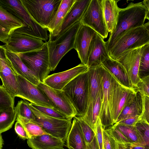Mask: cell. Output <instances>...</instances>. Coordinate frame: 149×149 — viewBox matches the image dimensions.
Wrapping results in <instances>:
<instances>
[{"instance_id":"13","label":"cell","mask_w":149,"mask_h":149,"mask_svg":"<svg viewBox=\"0 0 149 149\" xmlns=\"http://www.w3.org/2000/svg\"><path fill=\"white\" fill-rule=\"evenodd\" d=\"M37 86L48 98L54 108L69 118L76 116V110L63 90L52 88L41 82Z\"/></svg>"},{"instance_id":"43","label":"cell","mask_w":149,"mask_h":149,"mask_svg":"<svg viewBox=\"0 0 149 149\" xmlns=\"http://www.w3.org/2000/svg\"><path fill=\"white\" fill-rule=\"evenodd\" d=\"M139 121L149 124V96L143 95L142 112L140 116Z\"/></svg>"},{"instance_id":"49","label":"cell","mask_w":149,"mask_h":149,"mask_svg":"<svg viewBox=\"0 0 149 149\" xmlns=\"http://www.w3.org/2000/svg\"><path fill=\"white\" fill-rule=\"evenodd\" d=\"M125 145L126 149H149V147L141 146L133 143H127Z\"/></svg>"},{"instance_id":"24","label":"cell","mask_w":149,"mask_h":149,"mask_svg":"<svg viewBox=\"0 0 149 149\" xmlns=\"http://www.w3.org/2000/svg\"><path fill=\"white\" fill-rule=\"evenodd\" d=\"M101 65L121 85L129 88H134L125 69L118 61L110 57L104 61Z\"/></svg>"},{"instance_id":"52","label":"cell","mask_w":149,"mask_h":149,"mask_svg":"<svg viewBox=\"0 0 149 149\" xmlns=\"http://www.w3.org/2000/svg\"><path fill=\"white\" fill-rule=\"evenodd\" d=\"M64 149V148H62V149Z\"/></svg>"},{"instance_id":"41","label":"cell","mask_w":149,"mask_h":149,"mask_svg":"<svg viewBox=\"0 0 149 149\" xmlns=\"http://www.w3.org/2000/svg\"><path fill=\"white\" fill-rule=\"evenodd\" d=\"M103 149H116L117 142L105 130L102 129Z\"/></svg>"},{"instance_id":"42","label":"cell","mask_w":149,"mask_h":149,"mask_svg":"<svg viewBox=\"0 0 149 149\" xmlns=\"http://www.w3.org/2000/svg\"><path fill=\"white\" fill-rule=\"evenodd\" d=\"M135 89L143 95L149 96V75L140 79Z\"/></svg>"},{"instance_id":"22","label":"cell","mask_w":149,"mask_h":149,"mask_svg":"<svg viewBox=\"0 0 149 149\" xmlns=\"http://www.w3.org/2000/svg\"><path fill=\"white\" fill-rule=\"evenodd\" d=\"M6 54L13 70L17 75L22 76L36 86L38 85L40 81L17 54L6 49Z\"/></svg>"},{"instance_id":"25","label":"cell","mask_w":149,"mask_h":149,"mask_svg":"<svg viewBox=\"0 0 149 149\" xmlns=\"http://www.w3.org/2000/svg\"><path fill=\"white\" fill-rule=\"evenodd\" d=\"M118 1L102 0L104 17L108 32L110 33L114 30L117 22L120 8Z\"/></svg>"},{"instance_id":"51","label":"cell","mask_w":149,"mask_h":149,"mask_svg":"<svg viewBox=\"0 0 149 149\" xmlns=\"http://www.w3.org/2000/svg\"><path fill=\"white\" fill-rule=\"evenodd\" d=\"M3 144V140L1 134H0V149H2Z\"/></svg>"},{"instance_id":"4","label":"cell","mask_w":149,"mask_h":149,"mask_svg":"<svg viewBox=\"0 0 149 149\" xmlns=\"http://www.w3.org/2000/svg\"><path fill=\"white\" fill-rule=\"evenodd\" d=\"M62 90L76 110V116L81 118L84 117L86 113L88 105V72L75 77Z\"/></svg>"},{"instance_id":"38","label":"cell","mask_w":149,"mask_h":149,"mask_svg":"<svg viewBox=\"0 0 149 149\" xmlns=\"http://www.w3.org/2000/svg\"><path fill=\"white\" fill-rule=\"evenodd\" d=\"M29 104L40 112L48 116L61 119L71 118H68L54 108L42 106L31 103H29Z\"/></svg>"},{"instance_id":"9","label":"cell","mask_w":149,"mask_h":149,"mask_svg":"<svg viewBox=\"0 0 149 149\" xmlns=\"http://www.w3.org/2000/svg\"><path fill=\"white\" fill-rule=\"evenodd\" d=\"M35 119L34 121L41 126L48 134L59 138L65 142L71 128L72 118L61 119L46 115L29 104Z\"/></svg>"},{"instance_id":"10","label":"cell","mask_w":149,"mask_h":149,"mask_svg":"<svg viewBox=\"0 0 149 149\" xmlns=\"http://www.w3.org/2000/svg\"><path fill=\"white\" fill-rule=\"evenodd\" d=\"M0 6L20 20L37 36L38 38L47 42L49 36L47 29L34 21L23 6L20 0H0Z\"/></svg>"},{"instance_id":"32","label":"cell","mask_w":149,"mask_h":149,"mask_svg":"<svg viewBox=\"0 0 149 149\" xmlns=\"http://www.w3.org/2000/svg\"><path fill=\"white\" fill-rule=\"evenodd\" d=\"M102 97V87L95 101L90 115L86 119L84 120L91 127L95 133L96 132V123L97 120L99 117Z\"/></svg>"},{"instance_id":"47","label":"cell","mask_w":149,"mask_h":149,"mask_svg":"<svg viewBox=\"0 0 149 149\" xmlns=\"http://www.w3.org/2000/svg\"><path fill=\"white\" fill-rule=\"evenodd\" d=\"M10 33L0 24V41L5 44L7 43L9 38Z\"/></svg>"},{"instance_id":"33","label":"cell","mask_w":149,"mask_h":149,"mask_svg":"<svg viewBox=\"0 0 149 149\" xmlns=\"http://www.w3.org/2000/svg\"><path fill=\"white\" fill-rule=\"evenodd\" d=\"M135 127L136 131L138 141L136 144L144 146L149 147V124L139 121Z\"/></svg>"},{"instance_id":"11","label":"cell","mask_w":149,"mask_h":149,"mask_svg":"<svg viewBox=\"0 0 149 149\" xmlns=\"http://www.w3.org/2000/svg\"><path fill=\"white\" fill-rule=\"evenodd\" d=\"M102 0H91L80 21L95 31L103 39L108 32L104 17Z\"/></svg>"},{"instance_id":"18","label":"cell","mask_w":149,"mask_h":149,"mask_svg":"<svg viewBox=\"0 0 149 149\" xmlns=\"http://www.w3.org/2000/svg\"><path fill=\"white\" fill-rule=\"evenodd\" d=\"M97 33L89 27L82 24L77 34L74 48L81 63L87 65L91 42Z\"/></svg>"},{"instance_id":"16","label":"cell","mask_w":149,"mask_h":149,"mask_svg":"<svg viewBox=\"0 0 149 149\" xmlns=\"http://www.w3.org/2000/svg\"><path fill=\"white\" fill-rule=\"evenodd\" d=\"M88 68L87 65L81 63L66 70L48 75L43 83L52 88L62 90L75 77L88 72Z\"/></svg>"},{"instance_id":"8","label":"cell","mask_w":149,"mask_h":149,"mask_svg":"<svg viewBox=\"0 0 149 149\" xmlns=\"http://www.w3.org/2000/svg\"><path fill=\"white\" fill-rule=\"evenodd\" d=\"M116 81L113 76L102 65L103 97L99 117L102 128L104 129L113 125L111 111Z\"/></svg>"},{"instance_id":"46","label":"cell","mask_w":149,"mask_h":149,"mask_svg":"<svg viewBox=\"0 0 149 149\" xmlns=\"http://www.w3.org/2000/svg\"><path fill=\"white\" fill-rule=\"evenodd\" d=\"M140 116L130 117L123 120L115 124L135 126L136 123L139 120Z\"/></svg>"},{"instance_id":"6","label":"cell","mask_w":149,"mask_h":149,"mask_svg":"<svg viewBox=\"0 0 149 149\" xmlns=\"http://www.w3.org/2000/svg\"><path fill=\"white\" fill-rule=\"evenodd\" d=\"M44 43L42 40L38 38L32 30L24 26L12 31L10 34L8 42L3 45L10 51L19 54L37 49Z\"/></svg>"},{"instance_id":"34","label":"cell","mask_w":149,"mask_h":149,"mask_svg":"<svg viewBox=\"0 0 149 149\" xmlns=\"http://www.w3.org/2000/svg\"><path fill=\"white\" fill-rule=\"evenodd\" d=\"M149 75V44L142 47L138 77L140 79Z\"/></svg>"},{"instance_id":"45","label":"cell","mask_w":149,"mask_h":149,"mask_svg":"<svg viewBox=\"0 0 149 149\" xmlns=\"http://www.w3.org/2000/svg\"><path fill=\"white\" fill-rule=\"evenodd\" d=\"M15 129L16 133L21 139L25 140L29 138V136L23 125L19 122L16 123Z\"/></svg>"},{"instance_id":"1","label":"cell","mask_w":149,"mask_h":149,"mask_svg":"<svg viewBox=\"0 0 149 149\" xmlns=\"http://www.w3.org/2000/svg\"><path fill=\"white\" fill-rule=\"evenodd\" d=\"M149 10L142 2H131L124 8H120L116 27L106 42L108 51L113 43L125 32L143 26L146 19H149Z\"/></svg>"},{"instance_id":"5","label":"cell","mask_w":149,"mask_h":149,"mask_svg":"<svg viewBox=\"0 0 149 149\" xmlns=\"http://www.w3.org/2000/svg\"><path fill=\"white\" fill-rule=\"evenodd\" d=\"M30 17L42 27L47 28L62 0H20Z\"/></svg>"},{"instance_id":"48","label":"cell","mask_w":149,"mask_h":149,"mask_svg":"<svg viewBox=\"0 0 149 149\" xmlns=\"http://www.w3.org/2000/svg\"><path fill=\"white\" fill-rule=\"evenodd\" d=\"M86 149H100L96 135L91 142L86 145Z\"/></svg>"},{"instance_id":"36","label":"cell","mask_w":149,"mask_h":149,"mask_svg":"<svg viewBox=\"0 0 149 149\" xmlns=\"http://www.w3.org/2000/svg\"><path fill=\"white\" fill-rule=\"evenodd\" d=\"M13 97L2 85H0V112L14 107Z\"/></svg>"},{"instance_id":"28","label":"cell","mask_w":149,"mask_h":149,"mask_svg":"<svg viewBox=\"0 0 149 149\" xmlns=\"http://www.w3.org/2000/svg\"><path fill=\"white\" fill-rule=\"evenodd\" d=\"M76 0H62L58 9L47 29L51 34L58 27Z\"/></svg>"},{"instance_id":"40","label":"cell","mask_w":149,"mask_h":149,"mask_svg":"<svg viewBox=\"0 0 149 149\" xmlns=\"http://www.w3.org/2000/svg\"><path fill=\"white\" fill-rule=\"evenodd\" d=\"M117 142L123 144L130 143L128 139L113 125L105 129Z\"/></svg>"},{"instance_id":"14","label":"cell","mask_w":149,"mask_h":149,"mask_svg":"<svg viewBox=\"0 0 149 149\" xmlns=\"http://www.w3.org/2000/svg\"><path fill=\"white\" fill-rule=\"evenodd\" d=\"M91 0H76L57 29L49 36V41L55 38L79 21Z\"/></svg>"},{"instance_id":"15","label":"cell","mask_w":149,"mask_h":149,"mask_svg":"<svg viewBox=\"0 0 149 149\" xmlns=\"http://www.w3.org/2000/svg\"><path fill=\"white\" fill-rule=\"evenodd\" d=\"M142 47L126 51L116 60L125 68L134 88L140 80L138 77V71Z\"/></svg>"},{"instance_id":"20","label":"cell","mask_w":149,"mask_h":149,"mask_svg":"<svg viewBox=\"0 0 149 149\" xmlns=\"http://www.w3.org/2000/svg\"><path fill=\"white\" fill-rule=\"evenodd\" d=\"M112 103L111 117L113 125L116 122L123 109L130 100L135 95L136 90L134 88L125 87L116 80Z\"/></svg>"},{"instance_id":"2","label":"cell","mask_w":149,"mask_h":149,"mask_svg":"<svg viewBox=\"0 0 149 149\" xmlns=\"http://www.w3.org/2000/svg\"><path fill=\"white\" fill-rule=\"evenodd\" d=\"M149 44V22L125 32L112 44L108 51L110 57L115 60L122 54Z\"/></svg>"},{"instance_id":"19","label":"cell","mask_w":149,"mask_h":149,"mask_svg":"<svg viewBox=\"0 0 149 149\" xmlns=\"http://www.w3.org/2000/svg\"><path fill=\"white\" fill-rule=\"evenodd\" d=\"M88 90L87 108L86 113L83 117L84 120L89 116L97 96L102 88V65L90 68L88 71Z\"/></svg>"},{"instance_id":"17","label":"cell","mask_w":149,"mask_h":149,"mask_svg":"<svg viewBox=\"0 0 149 149\" xmlns=\"http://www.w3.org/2000/svg\"><path fill=\"white\" fill-rule=\"evenodd\" d=\"M4 45H0V78L2 86L14 98L17 92V75L13 70L6 54Z\"/></svg>"},{"instance_id":"23","label":"cell","mask_w":149,"mask_h":149,"mask_svg":"<svg viewBox=\"0 0 149 149\" xmlns=\"http://www.w3.org/2000/svg\"><path fill=\"white\" fill-rule=\"evenodd\" d=\"M64 142L49 134L33 136L27 140L28 146L32 149H61L65 146Z\"/></svg>"},{"instance_id":"7","label":"cell","mask_w":149,"mask_h":149,"mask_svg":"<svg viewBox=\"0 0 149 149\" xmlns=\"http://www.w3.org/2000/svg\"><path fill=\"white\" fill-rule=\"evenodd\" d=\"M17 54L40 82L43 83L51 71L47 42L37 49Z\"/></svg>"},{"instance_id":"26","label":"cell","mask_w":149,"mask_h":149,"mask_svg":"<svg viewBox=\"0 0 149 149\" xmlns=\"http://www.w3.org/2000/svg\"><path fill=\"white\" fill-rule=\"evenodd\" d=\"M143 97L140 91L136 90L135 95L123 108L116 123L128 118L140 116L143 109Z\"/></svg>"},{"instance_id":"3","label":"cell","mask_w":149,"mask_h":149,"mask_svg":"<svg viewBox=\"0 0 149 149\" xmlns=\"http://www.w3.org/2000/svg\"><path fill=\"white\" fill-rule=\"evenodd\" d=\"M82 24L80 20L53 40L47 42L51 71L55 69L66 54L74 49L76 36Z\"/></svg>"},{"instance_id":"39","label":"cell","mask_w":149,"mask_h":149,"mask_svg":"<svg viewBox=\"0 0 149 149\" xmlns=\"http://www.w3.org/2000/svg\"><path fill=\"white\" fill-rule=\"evenodd\" d=\"M81 127L86 144L91 142L96 135V133L80 117L75 116Z\"/></svg>"},{"instance_id":"50","label":"cell","mask_w":149,"mask_h":149,"mask_svg":"<svg viewBox=\"0 0 149 149\" xmlns=\"http://www.w3.org/2000/svg\"><path fill=\"white\" fill-rule=\"evenodd\" d=\"M116 149H126V147L125 144L117 142Z\"/></svg>"},{"instance_id":"21","label":"cell","mask_w":149,"mask_h":149,"mask_svg":"<svg viewBox=\"0 0 149 149\" xmlns=\"http://www.w3.org/2000/svg\"><path fill=\"white\" fill-rule=\"evenodd\" d=\"M109 57L105 42L97 33L91 42L87 65L89 68L100 66Z\"/></svg>"},{"instance_id":"30","label":"cell","mask_w":149,"mask_h":149,"mask_svg":"<svg viewBox=\"0 0 149 149\" xmlns=\"http://www.w3.org/2000/svg\"><path fill=\"white\" fill-rule=\"evenodd\" d=\"M17 117L15 107H10L0 112V134L11 128Z\"/></svg>"},{"instance_id":"12","label":"cell","mask_w":149,"mask_h":149,"mask_svg":"<svg viewBox=\"0 0 149 149\" xmlns=\"http://www.w3.org/2000/svg\"><path fill=\"white\" fill-rule=\"evenodd\" d=\"M16 97L38 105L53 108L50 100L38 86L22 76L17 75Z\"/></svg>"},{"instance_id":"37","label":"cell","mask_w":149,"mask_h":149,"mask_svg":"<svg viewBox=\"0 0 149 149\" xmlns=\"http://www.w3.org/2000/svg\"><path fill=\"white\" fill-rule=\"evenodd\" d=\"M113 125L116 127L129 141L130 143H136L138 141V137L135 126L115 124Z\"/></svg>"},{"instance_id":"35","label":"cell","mask_w":149,"mask_h":149,"mask_svg":"<svg viewBox=\"0 0 149 149\" xmlns=\"http://www.w3.org/2000/svg\"><path fill=\"white\" fill-rule=\"evenodd\" d=\"M15 109L17 115L30 120H35V116L27 101L25 100L18 101L15 107Z\"/></svg>"},{"instance_id":"29","label":"cell","mask_w":149,"mask_h":149,"mask_svg":"<svg viewBox=\"0 0 149 149\" xmlns=\"http://www.w3.org/2000/svg\"><path fill=\"white\" fill-rule=\"evenodd\" d=\"M0 24L10 34L15 29L25 26L20 20L1 6Z\"/></svg>"},{"instance_id":"44","label":"cell","mask_w":149,"mask_h":149,"mask_svg":"<svg viewBox=\"0 0 149 149\" xmlns=\"http://www.w3.org/2000/svg\"><path fill=\"white\" fill-rule=\"evenodd\" d=\"M103 128L100 119L98 117L96 123V135L100 149H103Z\"/></svg>"},{"instance_id":"31","label":"cell","mask_w":149,"mask_h":149,"mask_svg":"<svg viewBox=\"0 0 149 149\" xmlns=\"http://www.w3.org/2000/svg\"><path fill=\"white\" fill-rule=\"evenodd\" d=\"M16 120L24 127L29 138L42 134H49L45 131L41 126L33 120L26 119L19 115H17Z\"/></svg>"},{"instance_id":"27","label":"cell","mask_w":149,"mask_h":149,"mask_svg":"<svg viewBox=\"0 0 149 149\" xmlns=\"http://www.w3.org/2000/svg\"><path fill=\"white\" fill-rule=\"evenodd\" d=\"M66 141V146L69 149H86V144L81 127L75 117Z\"/></svg>"}]
</instances>
